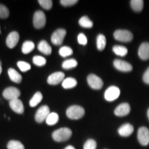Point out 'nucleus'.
I'll list each match as a JSON object with an SVG mask.
<instances>
[{
	"instance_id": "f257e3e1",
	"label": "nucleus",
	"mask_w": 149,
	"mask_h": 149,
	"mask_svg": "<svg viewBox=\"0 0 149 149\" xmlns=\"http://www.w3.org/2000/svg\"><path fill=\"white\" fill-rule=\"evenodd\" d=\"M72 135V131L68 128H61L55 130L53 133V138L55 141H65L70 138Z\"/></svg>"
},
{
	"instance_id": "f03ea898",
	"label": "nucleus",
	"mask_w": 149,
	"mask_h": 149,
	"mask_svg": "<svg viewBox=\"0 0 149 149\" xmlns=\"http://www.w3.org/2000/svg\"><path fill=\"white\" fill-rule=\"evenodd\" d=\"M85 114V111L83 107L77 105H73L68 107L66 110L67 117L71 120H79Z\"/></svg>"
},
{
	"instance_id": "7ed1b4c3",
	"label": "nucleus",
	"mask_w": 149,
	"mask_h": 149,
	"mask_svg": "<svg viewBox=\"0 0 149 149\" xmlns=\"http://www.w3.org/2000/svg\"><path fill=\"white\" fill-rule=\"evenodd\" d=\"M113 36L115 40L122 42H129L133 39L132 33L127 30H117L115 31Z\"/></svg>"
},
{
	"instance_id": "20e7f679",
	"label": "nucleus",
	"mask_w": 149,
	"mask_h": 149,
	"mask_svg": "<svg viewBox=\"0 0 149 149\" xmlns=\"http://www.w3.org/2000/svg\"><path fill=\"white\" fill-rule=\"evenodd\" d=\"M46 22V15L42 10H37L33 16V25L35 29H40L44 27Z\"/></svg>"
},
{
	"instance_id": "39448f33",
	"label": "nucleus",
	"mask_w": 149,
	"mask_h": 149,
	"mask_svg": "<svg viewBox=\"0 0 149 149\" xmlns=\"http://www.w3.org/2000/svg\"><path fill=\"white\" fill-rule=\"evenodd\" d=\"M137 139L141 145L146 146L149 144V130L145 126H141L137 132Z\"/></svg>"
},
{
	"instance_id": "423d86ee",
	"label": "nucleus",
	"mask_w": 149,
	"mask_h": 149,
	"mask_svg": "<svg viewBox=\"0 0 149 149\" xmlns=\"http://www.w3.org/2000/svg\"><path fill=\"white\" fill-rule=\"evenodd\" d=\"M120 95V90L118 87L111 86L107 89L104 93V98L108 102H113L119 97Z\"/></svg>"
},
{
	"instance_id": "0eeeda50",
	"label": "nucleus",
	"mask_w": 149,
	"mask_h": 149,
	"mask_svg": "<svg viewBox=\"0 0 149 149\" xmlns=\"http://www.w3.org/2000/svg\"><path fill=\"white\" fill-rule=\"evenodd\" d=\"M66 35V31L65 29H59L55 31L51 36V42L56 46H60L63 43L65 36Z\"/></svg>"
},
{
	"instance_id": "6e6552de",
	"label": "nucleus",
	"mask_w": 149,
	"mask_h": 149,
	"mask_svg": "<svg viewBox=\"0 0 149 149\" xmlns=\"http://www.w3.org/2000/svg\"><path fill=\"white\" fill-rule=\"evenodd\" d=\"M88 85L95 90H100L103 86V81L100 77L94 74H90L87 77Z\"/></svg>"
},
{
	"instance_id": "1a4fd4ad",
	"label": "nucleus",
	"mask_w": 149,
	"mask_h": 149,
	"mask_svg": "<svg viewBox=\"0 0 149 149\" xmlns=\"http://www.w3.org/2000/svg\"><path fill=\"white\" fill-rule=\"evenodd\" d=\"M2 95L5 99L11 101V100L18 99L21 95V92L15 87H8L3 91Z\"/></svg>"
},
{
	"instance_id": "9d476101",
	"label": "nucleus",
	"mask_w": 149,
	"mask_h": 149,
	"mask_svg": "<svg viewBox=\"0 0 149 149\" xmlns=\"http://www.w3.org/2000/svg\"><path fill=\"white\" fill-rule=\"evenodd\" d=\"M50 109L48 106H42L37 110L35 114V121L38 123H42L46 120L48 115L50 114Z\"/></svg>"
},
{
	"instance_id": "9b49d317",
	"label": "nucleus",
	"mask_w": 149,
	"mask_h": 149,
	"mask_svg": "<svg viewBox=\"0 0 149 149\" xmlns=\"http://www.w3.org/2000/svg\"><path fill=\"white\" fill-rule=\"evenodd\" d=\"M115 68L122 72H130L133 70V66L128 62L121 59H115L113 61Z\"/></svg>"
},
{
	"instance_id": "f8f14e48",
	"label": "nucleus",
	"mask_w": 149,
	"mask_h": 149,
	"mask_svg": "<svg viewBox=\"0 0 149 149\" xmlns=\"http://www.w3.org/2000/svg\"><path fill=\"white\" fill-rule=\"evenodd\" d=\"M65 74L62 72H56L51 74L49 77H48L47 82L50 85H57L63 81L64 79Z\"/></svg>"
},
{
	"instance_id": "ddd939ff",
	"label": "nucleus",
	"mask_w": 149,
	"mask_h": 149,
	"mask_svg": "<svg viewBox=\"0 0 149 149\" xmlns=\"http://www.w3.org/2000/svg\"><path fill=\"white\" fill-rule=\"evenodd\" d=\"M19 40V33L17 31H13V32L9 33L7 36L6 43V45L9 48H13L17 44Z\"/></svg>"
},
{
	"instance_id": "4468645a",
	"label": "nucleus",
	"mask_w": 149,
	"mask_h": 149,
	"mask_svg": "<svg viewBox=\"0 0 149 149\" xmlns=\"http://www.w3.org/2000/svg\"><path fill=\"white\" fill-rule=\"evenodd\" d=\"M130 111V107L128 103H122L115 109V115L118 117H124L129 114Z\"/></svg>"
},
{
	"instance_id": "2eb2a0df",
	"label": "nucleus",
	"mask_w": 149,
	"mask_h": 149,
	"mask_svg": "<svg viewBox=\"0 0 149 149\" xmlns=\"http://www.w3.org/2000/svg\"><path fill=\"white\" fill-rule=\"evenodd\" d=\"M9 105H10L11 109L17 114H22L24 113V104L21 100H19V99L11 100L9 102Z\"/></svg>"
},
{
	"instance_id": "dca6fc26",
	"label": "nucleus",
	"mask_w": 149,
	"mask_h": 149,
	"mask_svg": "<svg viewBox=\"0 0 149 149\" xmlns=\"http://www.w3.org/2000/svg\"><path fill=\"white\" fill-rule=\"evenodd\" d=\"M134 131V127L130 124H124L118 129L119 135L122 137H129Z\"/></svg>"
},
{
	"instance_id": "f3484780",
	"label": "nucleus",
	"mask_w": 149,
	"mask_h": 149,
	"mask_svg": "<svg viewBox=\"0 0 149 149\" xmlns=\"http://www.w3.org/2000/svg\"><path fill=\"white\" fill-rule=\"evenodd\" d=\"M138 55L143 60H146V59H149L148 42H144L141 44L138 50Z\"/></svg>"
},
{
	"instance_id": "a211bd4d",
	"label": "nucleus",
	"mask_w": 149,
	"mask_h": 149,
	"mask_svg": "<svg viewBox=\"0 0 149 149\" xmlns=\"http://www.w3.org/2000/svg\"><path fill=\"white\" fill-rule=\"evenodd\" d=\"M38 50L41 53H44V55H51L52 53V48L51 46L48 44V43L45 40H42L38 44Z\"/></svg>"
},
{
	"instance_id": "6ab92c4d",
	"label": "nucleus",
	"mask_w": 149,
	"mask_h": 149,
	"mask_svg": "<svg viewBox=\"0 0 149 149\" xmlns=\"http://www.w3.org/2000/svg\"><path fill=\"white\" fill-rule=\"evenodd\" d=\"M8 74L10 80L13 82L19 84L22 81V75L14 68H9L8 70Z\"/></svg>"
},
{
	"instance_id": "aec40b11",
	"label": "nucleus",
	"mask_w": 149,
	"mask_h": 149,
	"mask_svg": "<svg viewBox=\"0 0 149 149\" xmlns=\"http://www.w3.org/2000/svg\"><path fill=\"white\" fill-rule=\"evenodd\" d=\"M77 84V80L72 77H68L62 81V87L65 89L72 88L75 87Z\"/></svg>"
},
{
	"instance_id": "412c9836",
	"label": "nucleus",
	"mask_w": 149,
	"mask_h": 149,
	"mask_svg": "<svg viewBox=\"0 0 149 149\" xmlns=\"http://www.w3.org/2000/svg\"><path fill=\"white\" fill-rule=\"evenodd\" d=\"M130 6L135 12H141L144 7V1L142 0H132L130 1Z\"/></svg>"
},
{
	"instance_id": "4be33fe9",
	"label": "nucleus",
	"mask_w": 149,
	"mask_h": 149,
	"mask_svg": "<svg viewBox=\"0 0 149 149\" xmlns=\"http://www.w3.org/2000/svg\"><path fill=\"white\" fill-rule=\"evenodd\" d=\"M35 48V44L31 41H26L22 47V51L24 54H29Z\"/></svg>"
},
{
	"instance_id": "5701e85b",
	"label": "nucleus",
	"mask_w": 149,
	"mask_h": 149,
	"mask_svg": "<svg viewBox=\"0 0 149 149\" xmlns=\"http://www.w3.org/2000/svg\"><path fill=\"white\" fill-rule=\"evenodd\" d=\"M107 44V39L104 35L100 34L97 37V47L99 51H103Z\"/></svg>"
},
{
	"instance_id": "b1692460",
	"label": "nucleus",
	"mask_w": 149,
	"mask_h": 149,
	"mask_svg": "<svg viewBox=\"0 0 149 149\" xmlns=\"http://www.w3.org/2000/svg\"><path fill=\"white\" fill-rule=\"evenodd\" d=\"M43 99V95L40 92H37L30 100L29 104L31 107H35L40 103Z\"/></svg>"
},
{
	"instance_id": "393cba45",
	"label": "nucleus",
	"mask_w": 149,
	"mask_h": 149,
	"mask_svg": "<svg viewBox=\"0 0 149 149\" xmlns=\"http://www.w3.org/2000/svg\"><path fill=\"white\" fill-rule=\"evenodd\" d=\"M59 121V115L57 113H51L46 120V122L48 125L53 126L57 124Z\"/></svg>"
},
{
	"instance_id": "a878e982",
	"label": "nucleus",
	"mask_w": 149,
	"mask_h": 149,
	"mask_svg": "<svg viewBox=\"0 0 149 149\" xmlns=\"http://www.w3.org/2000/svg\"><path fill=\"white\" fill-rule=\"evenodd\" d=\"M79 24L81 27L85 29H91L93 27V22L87 16H83L79 20Z\"/></svg>"
},
{
	"instance_id": "bb28decb",
	"label": "nucleus",
	"mask_w": 149,
	"mask_h": 149,
	"mask_svg": "<svg viewBox=\"0 0 149 149\" xmlns=\"http://www.w3.org/2000/svg\"><path fill=\"white\" fill-rule=\"evenodd\" d=\"M113 51L115 54L120 57H124L128 54V49L123 46H114L113 48Z\"/></svg>"
},
{
	"instance_id": "cd10ccee",
	"label": "nucleus",
	"mask_w": 149,
	"mask_h": 149,
	"mask_svg": "<svg viewBox=\"0 0 149 149\" xmlns=\"http://www.w3.org/2000/svg\"><path fill=\"white\" fill-rule=\"evenodd\" d=\"M77 66V61L74 59H69L65 60L62 64V68L64 69H71Z\"/></svg>"
},
{
	"instance_id": "c85d7f7f",
	"label": "nucleus",
	"mask_w": 149,
	"mask_h": 149,
	"mask_svg": "<svg viewBox=\"0 0 149 149\" xmlns=\"http://www.w3.org/2000/svg\"><path fill=\"white\" fill-rule=\"evenodd\" d=\"M8 149H25L24 146L20 141L16 140H11L7 145Z\"/></svg>"
},
{
	"instance_id": "c756f323",
	"label": "nucleus",
	"mask_w": 149,
	"mask_h": 149,
	"mask_svg": "<svg viewBox=\"0 0 149 149\" xmlns=\"http://www.w3.org/2000/svg\"><path fill=\"white\" fill-rule=\"evenodd\" d=\"M72 53H73V51H72V48L69 46H62L59 51V55L63 57H68V56L71 55Z\"/></svg>"
},
{
	"instance_id": "7c9ffc66",
	"label": "nucleus",
	"mask_w": 149,
	"mask_h": 149,
	"mask_svg": "<svg viewBox=\"0 0 149 149\" xmlns=\"http://www.w3.org/2000/svg\"><path fill=\"white\" fill-rule=\"evenodd\" d=\"M33 62L37 66H43L46 64V59L42 56H35L33 58Z\"/></svg>"
},
{
	"instance_id": "2f4dec72",
	"label": "nucleus",
	"mask_w": 149,
	"mask_h": 149,
	"mask_svg": "<svg viewBox=\"0 0 149 149\" xmlns=\"http://www.w3.org/2000/svg\"><path fill=\"white\" fill-rule=\"evenodd\" d=\"M17 66L22 72H26L31 68V66L26 61H19L17 62Z\"/></svg>"
},
{
	"instance_id": "473e14b6",
	"label": "nucleus",
	"mask_w": 149,
	"mask_h": 149,
	"mask_svg": "<svg viewBox=\"0 0 149 149\" xmlns=\"http://www.w3.org/2000/svg\"><path fill=\"white\" fill-rule=\"evenodd\" d=\"M38 2L45 10H50L53 6V1L51 0H39Z\"/></svg>"
},
{
	"instance_id": "72a5a7b5",
	"label": "nucleus",
	"mask_w": 149,
	"mask_h": 149,
	"mask_svg": "<svg viewBox=\"0 0 149 149\" xmlns=\"http://www.w3.org/2000/svg\"><path fill=\"white\" fill-rule=\"evenodd\" d=\"M9 16V10L6 6L0 3V18L6 19Z\"/></svg>"
},
{
	"instance_id": "f704fd0d",
	"label": "nucleus",
	"mask_w": 149,
	"mask_h": 149,
	"mask_svg": "<svg viewBox=\"0 0 149 149\" xmlns=\"http://www.w3.org/2000/svg\"><path fill=\"white\" fill-rule=\"evenodd\" d=\"M97 143L94 139H89L84 145V149H96Z\"/></svg>"
},
{
	"instance_id": "c9c22d12",
	"label": "nucleus",
	"mask_w": 149,
	"mask_h": 149,
	"mask_svg": "<svg viewBox=\"0 0 149 149\" xmlns=\"http://www.w3.org/2000/svg\"><path fill=\"white\" fill-rule=\"evenodd\" d=\"M77 41L78 43L81 45H86L87 42H88V40H87V37L84 33H80L77 37Z\"/></svg>"
},
{
	"instance_id": "e433bc0d",
	"label": "nucleus",
	"mask_w": 149,
	"mask_h": 149,
	"mask_svg": "<svg viewBox=\"0 0 149 149\" xmlns=\"http://www.w3.org/2000/svg\"><path fill=\"white\" fill-rule=\"evenodd\" d=\"M77 2V0H61L60 1L61 4L66 7L71 6L76 4Z\"/></svg>"
},
{
	"instance_id": "4c0bfd02",
	"label": "nucleus",
	"mask_w": 149,
	"mask_h": 149,
	"mask_svg": "<svg viewBox=\"0 0 149 149\" xmlns=\"http://www.w3.org/2000/svg\"><path fill=\"white\" fill-rule=\"evenodd\" d=\"M143 81L145 84L149 85V67L147 68L143 75Z\"/></svg>"
},
{
	"instance_id": "58836bf2",
	"label": "nucleus",
	"mask_w": 149,
	"mask_h": 149,
	"mask_svg": "<svg viewBox=\"0 0 149 149\" xmlns=\"http://www.w3.org/2000/svg\"><path fill=\"white\" fill-rule=\"evenodd\" d=\"M64 149H75V148H74V147H73L72 146H66Z\"/></svg>"
},
{
	"instance_id": "ea45409f",
	"label": "nucleus",
	"mask_w": 149,
	"mask_h": 149,
	"mask_svg": "<svg viewBox=\"0 0 149 149\" xmlns=\"http://www.w3.org/2000/svg\"><path fill=\"white\" fill-rule=\"evenodd\" d=\"M1 72H2V68H1V65H0V74H1Z\"/></svg>"
},
{
	"instance_id": "a19ab883",
	"label": "nucleus",
	"mask_w": 149,
	"mask_h": 149,
	"mask_svg": "<svg viewBox=\"0 0 149 149\" xmlns=\"http://www.w3.org/2000/svg\"><path fill=\"white\" fill-rule=\"evenodd\" d=\"M147 116H148V118L149 120V109H148V111H147Z\"/></svg>"
},
{
	"instance_id": "79ce46f5",
	"label": "nucleus",
	"mask_w": 149,
	"mask_h": 149,
	"mask_svg": "<svg viewBox=\"0 0 149 149\" xmlns=\"http://www.w3.org/2000/svg\"><path fill=\"white\" fill-rule=\"evenodd\" d=\"M0 65H1V61H0Z\"/></svg>"
},
{
	"instance_id": "37998d69",
	"label": "nucleus",
	"mask_w": 149,
	"mask_h": 149,
	"mask_svg": "<svg viewBox=\"0 0 149 149\" xmlns=\"http://www.w3.org/2000/svg\"><path fill=\"white\" fill-rule=\"evenodd\" d=\"M0 33H1V29H0Z\"/></svg>"
}]
</instances>
